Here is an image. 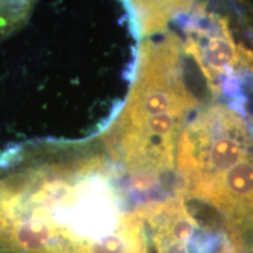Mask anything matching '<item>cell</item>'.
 Here are the masks:
<instances>
[{"mask_svg": "<svg viewBox=\"0 0 253 253\" xmlns=\"http://www.w3.org/2000/svg\"><path fill=\"white\" fill-rule=\"evenodd\" d=\"M140 36L151 38L168 31L169 25L186 17L198 0H120Z\"/></svg>", "mask_w": 253, "mask_h": 253, "instance_id": "4", "label": "cell"}, {"mask_svg": "<svg viewBox=\"0 0 253 253\" xmlns=\"http://www.w3.org/2000/svg\"><path fill=\"white\" fill-rule=\"evenodd\" d=\"M252 68H253V65H252Z\"/></svg>", "mask_w": 253, "mask_h": 253, "instance_id": "5", "label": "cell"}, {"mask_svg": "<svg viewBox=\"0 0 253 253\" xmlns=\"http://www.w3.org/2000/svg\"><path fill=\"white\" fill-rule=\"evenodd\" d=\"M176 175L183 195L217 214L231 244L253 253V134L235 106L212 100L191 114Z\"/></svg>", "mask_w": 253, "mask_h": 253, "instance_id": "3", "label": "cell"}, {"mask_svg": "<svg viewBox=\"0 0 253 253\" xmlns=\"http://www.w3.org/2000/svg\"><path fill=\"white\" fill-rule=\"evenodd\" d=\"M154 37L140 47L121 113L99 137L126 176L160 185L175 181L179 136L201 100L186 80L190 56L183 40L168 31Z\"/></svg>", "mask_w": 253, "mask_h": 253, "instance_id": "2", "label": "cell"}, {"mask_svg": "<svg viewBox=\"0 0 253 253\" xmlns=\"http://www.w3.org/2000/svg\"><path fill=\"white\" fill-rule=\"evenodd\" d=\"M99 136L41 142L0 158V253H150L143 205Z\"/></svg>", "mask_w": 253, "mask_h": 253, "instance_id": "1", "label": "cell"}]
</instances>
